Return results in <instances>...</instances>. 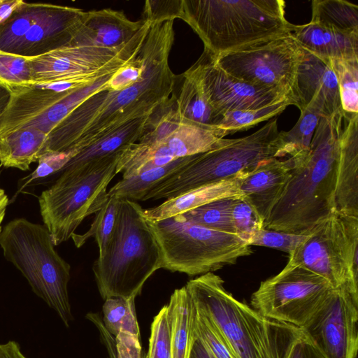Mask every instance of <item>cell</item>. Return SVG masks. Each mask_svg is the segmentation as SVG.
<instances>
[{"mask_svg": "<svg viewBox=\"0 0 358 358\" xmlns=\"http://www.w3.org/2000/svg\"><path fill=\"white\" fill-rule=\"evenodd\" d=\"M173 22L151 24L145 40L147 61L143 78L124 90H104L85 99L48 134L43 155L69 150L78 153L125 122L151 114L170 98L178 77L169 65Z\"/></svg>", "mask_w": 358, "mask_h": 358, "instance_id": "6da1fadb", "label": "cell"}, {"mask_svg": "<svg viewBox=\"0 0 358 358\" xmlns=\"http://www.w3.org/2000/svg\"><path fill=\"white\" fill-rule=\"evenodd\" d=\"M346 116L341 111L320 117L307 155L292 158L289 178L264 229L309 235L336 211L339 143Z\"/></svg>", "mask_w": 358, "mask_h": 358, "instance_id": "7a4b0ae2", "label": "cell"}, {"mask_svg": "<svg viewBox=\"0 0 358 358\" xmlns=\"http://www.w3.org/2000/svg\"><path fill=\"white\" fill-rule=\"evenodd\" d=\"M282 0H182L181 20L214 55L289 33Z\"/></svg>", "mask_w": 358, "mask_h": 358, "instance_id": "3957f363", "label": "cell"}, {"mask_svg": "<svg viewBox=\"0 0 358 358\" xmlns=\"http://www.w3.org/2000/svg\"><path fill=\"white\" fill-rule=\"evenodd\" d=\"M143 210L136 201L120 199L113 236L92 266L104 300L113 296L136 297L148 278L162 268L160 250Z\"/></svg>", "mask_w": 358, "mask_h": 358, "instance_id": "277c9868", "label": "cell"}, {"mask_svg": "<svg viewBox=\"0 0 358 358\" xmlns=\"http://www.w3.org/2000/svg\"><path fill=\"white\" fill-rule=\"evenodd\" d=\"M285 156L282 131L273 118L249 136L222 138L214 148L194 155L184 168L154 185L141 201L168 199L199 186L245 175L266 162Z\"/></svg>", "mask_w": 358, "mask_h": 358, "instance_id": "5b68a950", "label": "cell"}, {"mask_svg": "<svg viewBox=\"0 0 358 358\" xmlns=\"http://www.w3.org/2000/svg\"><path fill=\"white\" fill-rule=\"evenodd\" d=\"M0 247L35 294L69 327L73 320L68 292L71 266L55 249L48 229L25 218L13 219L2 228Z\"/></svg>", "mask_w": 358, "mask_h": 358, "instance_id": "8992f818", "label": "cell"}, {"mask_svg": "<svg viewBox=\"0 0 358 358\" xmlns=\"http://www.w3.org/2000/svg\"><path fill=\"white\" fill-rule=\"evenodd\" d=\"M62 170L38 197L43 225L55 246L68 241L82 222L108 200L107 187L117 174L121 152Z\"/></svg>", "mask_w": 358, "mask_h": 358, "instance_id": "52a82bcc", "label": "cell"}, {"mask_svg": "<svg viewBox=\"0 0 358 358\" xmlns=\"http://www.w3.org/2000/svg\"><path fill=\"white\" fill-rule=\"evenodd\" d=\"M146 220L160 250L161 268L172 272L203 275L234 265L253 252L237 234L192 223L182 215Z\"/></svg>", "mask_w": 358, "mask_h": 358, "instance_id": "ba28073f", "label": "cell"}, {"mask_svg": "<svg viewBox=\"0 0 358 358\" xmlns=\"http://www.w3.org/2000/svg\"><path fill=\"white\" fill-rule=\"evenodd\" d=\"M287 262L321 276L333 288L358 287V216L336 210L289 255Z\"/></svg>", "mask_w": 358, "mask_h": 358, "instance_id": "9c48e42d", "label": "cell"}, {"mask_svg": "<svg viewBox=\"0 0 358 358\" xmlns=\"http://www.w3.org/2000/svg\"><path fill=\"white\" fill-rule=\"evenodd\" d=\"M113 74L91 85L57 82L10 90L8 103L0 115V136L27 127L48 135L88 97L109 90L108 82Z\"/></svg>", "mask_w": 358, "mask_h": 358, "instance_id": "30bf717a", "label": "cell"}, {"mask_svg": "<svg viewBox=\"0 0 358 358\" xmlns=\"http://www.w3.org/2000/svg\"><path fill=\"white\" fill-rule=\"evenodd\" d=\"M86 11L45 3L24 2L0 24V50L34 57L73 39Z\"/></svg>", "mask_w": 358, "mask_h": 358, "instance_id": "8fae6325", "label": "cell"}, {"mask_svg": "<svg viewBox=\"0 0 358 358\" xmlns=\"http://www.w3.org/2000/svg\"><path fill=\"white\" fill-rule=\"evenodd\" d=\"M305 50L289 34L215 56L230 75L248 83L294 94L299 66Z\"/></svg>", "mask_w": 358, "mask_h": 358, "instance_id": "7c38bea8", "label": "cell"}, {"mask_svg": "<svg viewBox=\"0 0 358 358\" xmlns=\"http://www.w3.org/2000/svg\"><path fill=\"white\" fill-rule=\"evenodd\" d=\"M333 289L321 276L287 262L260 283L250 304L264 317L302 327Z\"/></svg>", "mask_w": 358, "mask_h": 358, "instance_id": "4fadbf2b", "label": "cell"}, {"mask_svg": "<svg viewBox=\"0 0 358 358\" xmlns=\"http://www.w3.org/2000/svg\"><path fill=\"white\" fill-rule=\"evenodd\" d=\"M213 272L189 280L186 289L196 309L221 332L238 358H259L250 329L252 307L235 299Z\"/></svg>", "mask_w": 358, "mask_h": 358, "instance_id": "5bb4252c", "label": "cell"}, {"mask_svg": "<svg viewBox=\"0 0 358 358\" xmlns=\"http://www.w3.org/2000/svg\"><path fill=\"white\" fill-rule=\"evenodd\" d=\"M358 287L334 288L300 327L325 358H357Z\"/></svg>", "mask_w": 358, "mask_h": 358, "instance_id": "9a60e30c", "label": "cell"}, {"mask_svg": "<svg viewBox=\"0 0 358 358\" xmlns=\"http://www.w3.org/2000/svg\"><path fill=\"white\" fill-rule=\"evenodd\" d=\"M199 87L213 108L222 115L234 111L254 109L285 99L287 94L277 89L255 85L222 69L215 55L204 48L196 62L185 72Z\"/></svg>", "mask_w": 358, "mask_h": 358, "instance_id": "2e32d148", "label": "cell"}, {"mask_svg": "<svg viewBox=\"0 0 358 358\" xmlns=\"http://www.w3.org/2000/svg\"><path fill=\"white\" fill-rule=\"evenodd\" d=\"M294 94L300 110L309 108L324 117L343 111L330 60L319 58L306 50L298 69Z\"/></svg>", "mask_w": 358, "mask_h": 358, "instance_id": "e0dca14e", "label": "cell"}, {"mask_svg": "<svg viewBox=\"0 0 358 358\" xmlns=\"http://www.w3.org/2000/svg\"><path fill=\"white\" fill-rule=\"evenodd\" d=\"M292 166L290 157L272 159L242 176L239 184L241 196L255 208L264 222L280 198Z\"/></svg>", "mask_w": 358, "mask_h": 358, "instance_id": "ac0fdd59", "label": "cell"}, {"mask_svg": "<svg viewBox=\"0 0 358 358\" xmlns=\"http://www.w3.org/2000/svg\"><path fill=\"white\" fill-rule=\"evenodd\" d=\"M345 118L337 163L336 210L358 216V113Z\"/></svg>", "mask_w": 358, "mask_h": 358, "instance_id": "d6986e66", "label": "cell"}, {"mask_svg": "<svg viewBox=\"0 0 358 358\" xmlns=\"http://www.w3.org/2000/svg\"><path fill=\"white\" fill-rule=\"evenodd\" d=\"M305 50L323 59L358 58V33H348L312 22L292 24L289 33Z\"/></svg>", "mask_w": 358, "mask_h": 358, "instance_id": "ffe728a7", "label": "cell"}, {"mask_svg": "<svg viewBox=\"0 0 358 358\" xmlns=\"http://www.w3.org/2000/svg\"><path fill=\"white\" fill-rule=\"evenodd\" d=\"M243 176L189 189L157 206L144 209V216L148 220L159 221L182 215L216 200L242 196L239 184Z\"/></svg>", "mask_w": 358, "mask_h": 358, "instance_id": "44dd1931", "label": "cell"}, {"mask_svg": "<svg viewBox=\"0 0 358 358\" xmlns=\"http://www.w3.org/2000/svg\"><path fill=\"white\" fill-rule=\"evenodd\" d=\"M145 22L142 18L131 21L122 10L103 8L87 11L82 29L91 42L115 48L131 40Z\"/></svg>", "mask_w": 358, "mask_h": 358, "instance_id": "7402d4cb", "label": "cell"}, {"mask_svg": "<svg viewBox=\"0 0 358 358\" xmlns=\"http://www.w3.org/2000/svg\"><path fill=\"white\" fill-rule=\"evenodd\" d=\"M150 115V114L125 122L96 139L80 150L62 170L108 157L136 143L147 128Z\"/></svg>", "mask_w": 358, "mask_h": 358, "instance_id": "603a6c76", "label": "cell"}, {"mask_svg": "<svg viewBox=\"0 0 358 358\" xmlns=\"http://www.w3.org/2000/svg\"><path fill=\"white\" fill-rule=\"evenodd\" d=\"M48 134L31 127L0 136V164L6 168L27 171L43 156Z\"/></svg>", "mask_w": 358, "mask_h": 358, "instance_id": "cb8c5ba5", "label": "cell"}, {"mask_svg": "<svg viewBox=\"0 0 358 358\" xmlns=\"http://www.w3.org/2000/svg\"><path fill=\"white\" fill-rule=\"evenodd\" d=\"M226 136L221 129L206 127L181 117L180 123L158 143H162L175 159H178L206 152L216 147Z\"/></svg>", "mask_w": 358, "mask_h": 358, "instance_id": "d4e9b609", "label": "cell"}, {"mask_svg": "<svg viewBox=\"0 0 358 358\" xmlns=\"http://www.w3.org/2000/svg\"><path fill=\"white\" fill-rule=\"evenodd\" d=\"M171 358H189L196 339L193 331L194 304L185 286L176 289L168 303Z\"/></svg>", "mask_w": 358, "mask_h": 358, "instance_id": "484cf974", "label": "cell"}, {"mask_svg": "<svg viewBox=\"0 0 358 358\" xmlns=\"http://www.w3.org/2000/svg\"><path fill=\"white\" fill-rule=\"evenodd\" d=\"M179 115L184 120L211 128H218L224 115L208 101L196 83L184 73L177 77L172 92Z\"/></svg>", "mask_w": 358, "mask_h": 358, "instance_id": "4316f807", "label": "cell"}, {"mask_svg": "<svg viewBox=\"0 0 358 358\" xmlns=\"http://www.w3.org/2000/svg\"><path fill=\"white\" fill-rule=\"evenodd\" d=\"M264 318L276 358H325L301 328Z\"/></svg>", "mask_w": 358, "mask_h": 358, "instance_id": "83f0119b", "label": "cell"}, {"mask_svg": "<svg viewBox=\"0 0 358 358\" xmlns=\"http://www.w3.org/2000/svg\"><path fill=\"white\" fill-rule=\"evenodd\" d=\"M194 157L178 158L165 166L141 172L127 179L122 178L107 192L108 197L141 201L154 185L184 168Z\"/></svg>", "mask_w": 358, "mask_h": 358, "instance_id": "f1b7e54d", "label": "cell"}, {"mask_svg": "<svg viewBox=\"0 0 358 358\" xmlns=\"http://www.w3.org/2000/svg\"><path fill=\"white\" fill-rule=\"evenodd\" d=\"M161 143H134L122 150L117 165V173L127 179L141 172L165 166L176 160Z\"/></svg>", "mask_w": 358, "mask_h": 358, "instance_id": "f546056e", "label": "cell"}, {"mask_svg": "<svg viewBox=\"0 0 358 358\" xmlns=\"http://www.w3.org/2000/svg\"><path fill=\"white\" fill-rule=\"evenodd\" d=\"M310 22L343 32L358 33V6L343 0H314Z\"/></svg>", "mask_w": 358, "mask_h": 358, "instance_id": "4dcf8cb0", "label": "cell"}, {"mask_svg": "<svg viewBox=\"0 0 358 358\" xmlns=\"http://www.w3.org/2000/svg\"><path fill=\"white\" fill-rule=\"evenodd\" d=\"M135 298L113 296L105 299L101 320L105 329L113 337L122 331L129 332L140 337Z\"/></svg>", "mask_w": 358, "mask_h": 358, "instance_id": "1f68e13d", "label": "cell"}, {"mask_svg": "<svg viewBox=\"0 0 358 358\" xmlns=\"http://www.w3.org/2000/svg\"><path fill=\"white\" fill-rule=\"evenodd\" d=\"M120 199L108 197L102 208L96 213L89 229L85 233L73 234L71 238L77 248L83 246L91 237L94 238L98 248L99 255L103 253L107 247L117 222Z\"/></svg>", "mask_w": 358, "mask_h": 358, "instance_id": "d6a6232c", "label": "cell"}, {"mask_svg": "<svg viewBox=\"0 0 358 358\" xmlns=\"http://www.w3.org/2000/svg\"><path fill=\"white\" fill-rule=\"evenodd\" d=\"M299 120L293 128L282 131L285 156L294 159L303 158L308 152L313 136L320 119L314 110L305 108L300 110Z\"/></svg>", "mask_w": 358, "mask_h": 358, "instance_id": "836d02e7", "label": "cell"}, {"mask_svg": "<svg viewBox=\"0 0 358 358\" xmlns=\"http://www.w3.org/2000/svg\"><path fill=\"white\" fill-rule=\"evenodd\" d=\"M289 105H294L293 101L285 99L257 108L228 113L217 127L224 130L226 135L245 131L280 114Z\"/></svg>", "mask_w": 358, "mask_h": 358, "instance_id": "e575fe53", "label": "cell"}, {"mask_svg": "<svg viewBox=\"0 0 358 358\" xmlns=\"http://www.w3.org/2000/svg\"><path fill=\"white\" fill-rule=\"evenodd\" d=\"M336 74L342 110L346 114L358 113V58L330 59Z\"/></svg>", "mask_w": 358, "mask_h": 358, "instance_id": "d590c367", "label": "cell"}, {"mask_svg": "<svg viewBox=\"0 0 358 358\" xmlns=\"http://www.w3.org/2000/svg\"><path fill=\"white\" fill-rule=\"evenodd\" d=\"M233 199L234 198H225L216 200L182 215L187 221L206 228L234 233L231 220Z\"/></svg>", "mask_w": 358, "mask_h": 358, "instance_id": "8d00e7d4", "label": "cell"}, {"mask_svg": "<svg viewBox=\"0 0 358 358\" xmlns=\"http://www.w3.org/2000/svg\"><path fill=\"white\" fill-rule=\"evenodd\" d=\"M30 85L29 57L0 50V85L10 90Z\"/></svg>", "mask_w": 358, "mask_h": 358, "instance_id": "74e56055", "label": "cell"}, {"mask_svg": "<svg viewBox=\"0 0 358 358\" xmlns=\"http://www.w3.org/2000/svg\"><path fill=\"white\" fill-rule=\"evenodd\" d=\"M193 331L209 348L216 358H238L213 322L194 306Z\"/></svg>", "mask_w": 358, "mask_h": 358, "instance_id": "f35d334b", "label": "cell"}, {"mask_svg": "<svg viewBox=\"0 0 358 358\" xmlns=\"http://www.w3.org/2000/svg\"><path fill=\"white\" fill-rule=\"evenodd\" d=\"M231 220L234 233L246 242L254 233L264 229V220L255 208L243 196L234 198Z\"/></svg>", "mask_w": 358, "mask_h": 358, "instance_id": "ab89813d", "label": "cell"}, {"mask_svg": "<svg viewBox=\"0 0 358 358\" xmlns=\"http://www.w3.org/2000/svg\"><path fill=\"white\" fill-rule=\"evenodd\" d=\"M145 358H171V329L167 305L160 309L151 323L148 350Z\"/></svg>", "mask_w": 358, "mask_h": 358, "instance_id": "60d3db41", "label": "cell"}, {"mask_svg": "<svg viewBox=\"0 0 358 358\" xmlns=\"http://www.w3.org/2000/svg\"><path fill=\"white\" fill-rule=\"evenodd\" d=\"M309 235L262 229L250 236L247 243L250 246L277 249L290 255L307 239Z\"/></svg>", "mask_w": 358, "mask_h": 358, "instance_id": "b9f144b4", "label": "cell"}, {"mask_svg": "<svg viewBox=\"0 0 358 358\" xmlns=\"http://www.w3.org/2000/svg\"><path fill=\"white\" fill-rule=\"evenodd\" d=\"M76 155V153L73 150L45 153L37 162L38 164L36 169L29 176L20 180L18 192L35 180L43 178L61 171L69 160Z\"/></svg>", "mask_w": 358, "mask_h": 358, "instance_id": "7bdbcfd3", "label": "cell"}, {"mask_svg": "<svg viewBox=\"0 0 358 358\" xmlns=\"http://www.w3.org/2000/svg\"><path fill=\"white\" fill-rule=\"evenodd\" d=\"M147 52L144 43L137 57L130 63L117 70L110 78L108 87L118 91L127 88L140 81L145 73Z\"/></svg>", "mask_w": 358, "mask_h": 358, "instance_id": "ee69618b", "label": "cell"}, {"mask_svg": "<svg viewBox=\"0 0 358 358\" xmlns=\"http://www.w3.org/2000/svg\"><path fill=\"white\" fill-rule=\"evenodd\" d=\"M182 0H147L145 2L142 19L150 24L181 18Z\"/></svg>", "mask_w": 358, "mask_h": 358, "instance_id": "f6af8a7d", "label": "cell"}, {"mask_svg": "<svg viewBox=\"0 0 358 358\" xmlns=\"http://www.w3.org/2000/svg\"><path fill=\"white\" fill-rule=\"evenodd\" d=\"M250 325L259 358H276L273 344L266 326L265 318L255 310L251 314Z\"/></svg>", "mask_w": 358, "mask_h": 358, "instance_id": "bcb514c9", "label": "cell"}, {"mask_svg": "<svg viewBox=\"0 0 358 358\" xmlns=\"http://www.w3.org/2000/svg\"><path fill=\"white\" fill-rule=\"evenodd\" d=\"M114 338L117 358H143L140 337L122 331Z\"/></svg>", "mask_w": 358, "mask_h": 358, "instance_id": "7dc6e473", "label": "cell"}, {"mask_svg": "<svg viewBox=\"0 0 358 358\" xmlns=\"http://www.w3.org/2000/svg\"><path fill=\"white\" fill-rule=\"evenodd\" d=\"M86 318L92 322L99 331L101 341L106 349L108 358H117L115 338L105 329L101 315L95 313H89L86 315Z\"/></svg>", "mask_w": 358, "mask_h": 358, "instance_id": "c3c4849f", "label": "cell"}, {"mask_svg": "<svg viewBox=\"0 0 358 358\" xmlns=\"http://www.w3.org/2000/svg\"><path fill=\"white\" fill-rule=\"evenodd\" d=\"M0 358H28L21 350L20 345L15 341L0 343Z\"/></svg>", "mask_w": 358, "mask_h": 358, "instance_id": "681fc988", "label": "cell"}, {"mask_svg": "<svg viewBox=\"0 0 358 358\" xmlns=\"http://www.w3.org/2000/svg\"><path fill=\"white\" fill-rule=\"evenodd\" d=\"M195 335V334H194ZM189 358H216L206 344L199 338L196 339L192 345Z\"/></svg>", "mask_w": 358, "mask_h": 358, "instance_id": "f907efd6", "label": "cell"}, {"mask_svg": "<svg viewBox=\"0 0 358 358\" xmlns=\"http://www.w3.org/2000/svg\"><path fill=\"white\" fill-rule=\"evenodd\" d=\"M24 2L23 0H0V24Z\"/></svg>", "mask_w": 358, "mask_h": 358, "instance_id": "816d5d0a", "label": "cell"}, {"mask_svg": "<svg viewBox=\"0 0 358 358\" xmlns=\"http://www.w3.org/2000/svg\"><path fill=\"white\" fill-rule=\"evenodd\" d=\"M8 203V198L5 191L0 188V234L2 230L1 223L4 219L7 206Z\"/></svg>", "mask_w": 358, "mask_h": 358, "instance_id": "f5cc1de1", "label": "cell"}, {"mask_svg": "<svg viewBox=\"0 0 358 358\" xmlns=\"http://www.w3.org/2000/svg\"><path fill=\"white\" fill-rule=\"evenodd\" d=\"M10 92L6 87L0 85V115L6 109L9 99H10Z\"/></svg>", "mask_w": 358, "mask_h": 358, "instance_id": "db71d44e", "label": "cell"}]
</instances>
